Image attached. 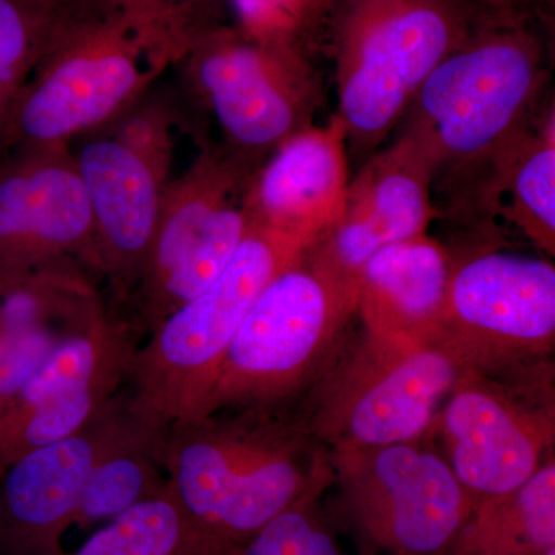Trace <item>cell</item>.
I'll return each instance as SVG.
<instances>
[{"instance_id":"1","label":"cell","mask_w":555,"mask_h":555,"mask_svg":"<svg viewBox=\"0 0 555 555\" xmlns=\"http://www.w3.org/2000/svg\"><path fill=\"white\" fill-rule=\"evenodd\" d=\"M550 79L542 39L518 14H495L423 83L406 115V134L425 153L447 189L486 190L509 150L540 115Z\"/></svg>"},{"instance_id":"2","label":"cell","mask_w":555,"mask_h":555,"mask_svg":"<svg viewBox=\"0 0 555 555\" xmlns=\"http://www.w3.org/2000/svg\"><path fill=\"white\" fill-rule=\"evenodd\" d=\"M169 492L201 526L241 546L332 483L328 451L291 412L218 411L164 436Z\"/></svg>"},{"instance_id":"3","label":"cell","mask_w":555,"mask_h":555,"mask_svg":"<svg viewBox=\"0 0 555 555\" xmlns=\"http://www.w3.org/2000/svg\"><path fill=\"white\" fill-rule=\"evenodd\" d=\"M356 317L358 284L334 275L306 248L248 309L201 415L294 411L341 352Z\"/></svg>"},{"instance_id":"4","label":"cell","mask_w":555,"mask_h":555,"mask_svg":"<svg viewBox=\"0 0 555 555\" xmlns=\"http://www.w3.org/2000/svg\"><path fill=\"white\" fill-rule=\"evenodd\" d=\"M310 244L251 224L221 275L179 306L137 347L122 387L139 422L167 430L203 414L230 343L270 281Z\"/></svg>"},{"instance_id":"5","label":"cell","mask_w":555,"mask_h":555,"mask_svg":"<svg viewBox=\"0 0 555 555\" xmlns=\"http://www.w3.org/2000/svg\"><path fill=\"white\" fill-rule=\"evenodd\" d=\"M462 371L437 335L363 328L292 414L327 451L434 440L438 415Z\"/></svg>"},{"instance_id":"6","label":"cell","mask_w":555,"mask_h":555,"mask_svg":"<svg viewBox=\"0 0 555 555\" xmlns=\"http://www.w3.org/2000/svg\"><path fill=\"white\" fill-rule=\"evenodd\" d=\"M332 43L347 144L378 147L423 83L476 28L459 0H334Z\"/></svg>"},{"instance_id":"7","label":"cell","mask_w":555,"mask_h":555,"mask_svg":"<svg viewBox=\"0 0 555 555\" xmlns=\"http://www.w3.org/2000/svg\"><path fill=\"white\" fill-rule=\"evenodd\" d=\"M334 528L358 555H447L474 507L436 441L328 451Z\"/></svg>"},{"instance_id":"8","label":"cell","mask_w":555,"mask_h":555,"mask_svg":"<svg viewBox=\"0 0 555 555\" xmlns=\"http://www.w3.org/2000/svg\"><path fill=\"white\" fill-rule=\"evenodd\" d=\"M433 438L474 505L516 491L555 456L554 363L505 374L463 369Z\"/></svg>"},{"instance_id":"9","label":"cell","mask_w":555,"mask_h":555,"mask_svg":"<svg viewBox=\"0 0 555 555\" xmlns=\"http://www.w3.org/2000/svg\"><path fill=\"white\" fill-rule=\"evenodd\" d=\"M437 337L462 369L485 374L554 363L553 262L500 250L454 262Z\"/></svg>"},{"instance_id":"10","label":"cell","mask_w":555,"mask_h":555,"mask_svg":"<svg viewBox=\"0 0 555 555\" xmlns=\"http://www.w3.org/2000/svg\"><path fill=\"white\" fill-rule=\"evenodd\" d=\"M138 343L101 310L62 339L28 382L0 404V469L100 415L126 385Z\"/></svg>"},{"instance_id":"11","label":"cell","mask_w":555,"mask_h":555,"mask_svg":"<svg viewBox=\"0 0 555 555\" xmlns=\"http://www.w3.org/2000/svg\"><path fill=\"white\" fill-rule=\"evenodd\" d=\"M198 76L218 122L243 147H278L310 126L315 72L291 40H218L204 53Z\"/></svg>"},{"instance_id":"12","label":"cell","mask_w":555,"mask_h":555,"mask_svg":"<svg viewBox=\"0 0 555 555\" xmlns=\"http://www.w3.org/2000/svg\"><path fill=\"white\" fill-rule=\"evenodd\" d=\"M437 215L433 166L411 138L400 134L350 179L337 222L308 251L334 275L358 284V272L372 255L425 235Z\"/></svg>"},{"instance_id":"13","label":"cell","mask_w":555,"mask_h":555,"mask_svg":"<svg viewBox=\"0 0 555 555\" xmlns=\"http://www.w3.org/2000/svg\"><path fill=\"white\" fill-rule=\"evenodd\" d=\"M215 188L184 201L159 221L139 275L144 276V306L130 332L149 335L179 306L206 291L251 229L247 210Z\"/></svg>"},{"instance_id":"14","label":"cell","mask_w":555,"mask_h":555,"mask_svg":"<svg viewBox=\"0 0 555 555\" xmlns=\"http://www.w3.org/2000/svg\"><path fill=\"white\" fill-rule=\"evenodd\" d=\"M127 422L129 408L120 390L72 436L11 463L0 489V528L5 526L22 546H53L61 529L76 518L91 473Z\"/></svg>"},{"instance_id":"15","label":"cell","mask_w":555,"mask_h":555,"mask_svg":"<svg viewBox=\"0 0 555 555\" xmlns=\"http://www.w3.org/2000/svg\"><path fill=\"white\" fill-rule=\"evenodd\" d=\"M347 131L337 115L278 145L259 175L251 222L313 244L337 222L349 189Z\"/></svg>"},{"instance_id":"16","label":"cell","mask_w":555,"mask_h":555,"mask_svg":"<svg viewBox=\"0 0 555 555\" xmlns=\"http://www.w3.org/2000/svg\"><path fill=\"white\" fill-rule=\"evenodd\" d=\"M94 228L78 171L42 166L0 178V287L49 269Z\"/></svg>"},{"instance_id":"17","label":"cell","mask_w":555,"mask_h":555,"mask_svg":"<svg viewBox=\"0 0 555 555\" xmlns=\"http://www.w3.org/2000/svg\"><path fill=\"white\" fill-rule=\"evenodd\" d=\"M78 175L100 232L105 261L137 275L159 225L158 188L145 160L113 139L90 142L79 155Z\"/></svg>"},{"instance_id":"18","label":"cell","mask_w":555,"mask_h":555,"mask_svg":"<svg viewBox=\"0 0 555 555\" xmlns=\"http://www.w3.org/2000/svg\"><path fill=\"white\" fill-rule=\"evenodd\" d=\"M452 264L447 248L427 233L372 255L358 272V318L363 328L412 337L437 335Z\"/></svg>"},{"instance_id":"19","label":"cell","mask_w":555,"mask_h":555,"mask_svg":"<svg viewBox=\"0 0 555 555\" xmlns=\"http://www.w3.org/2000/svg\"><path fill=\"white\" fill-rule=\"evenodd\" d=\"M138 60L127 50L100 47L69 57L40 80L16 107L28 139L56 141L107 118L137 89Z\"/></svg>"},{"instance_id":"20","label":"cell","mask_w":555,"mask_h":555,"mask_svg":"<svg viewBox=\"0 0 555 555\" xmlns=\"http://www.w3.org/2000/svg\"><path fill=\"white\" fill-rule=\"evenodd\" d=\"M547 257H555V118L547 108L496 167L483 199Z\"/></svg>"},{"instance_id":"21","label":"cell","mask_w":555,"mask_h":555,"mask_svg":"<svg viewBox=\"0 0 555 555\" xmlns=\"http://www.w3.org/2000/svg\"><path fill=\"white\" fill-rule=\"evenodd\" d=\"M555 546V456L516 491L474 505L447 555H537Z\"/></svg>"},{"instance_id":"22","label":"cell","mask_w":555,"mask_h":555,"mask_svg":"<svg viewBox=\"0 0 555 555\" xmlns=\"http://www.w3.org/2000/svg\"><path fill=\"white\" fill-rule=\"evenodd\" d=\"M238 546L201 526L167 491L112 518L73 555H233Z\"/></svg>"},{"instance_id":"23","label":"cell","mask_w":555,"mask_h":555,"mask_svg":"<svg viewBox=\"0 0 555 555\" xmlns=\"http://www.w3.org/2000/svg\"><path fill=\"white\" fill-rule=\"evenodd\" d=\"M164 436L166 430L139 422L129 411V422L118 440L91 473L76 517L112 520L142 500L166 492Z\"/></svg>"},{"instance_id":"24","label":"cell","mask_w":555,"mask_h":555,"mask_svg":"<svg viewBox=\"0 0 555 555\" xmlns=\"http://www.w3.org/2000/svg\"><path fill=\"white\" fill-rule=\"evenodd\" d=\"M321 499L312 496L288 507L243 543L235 555H345Z\"/></svg>"},{"instance_id":"25","label":"cell","mask_w":555,"mask_h":555,"mask_svg":"<svg viewBox=\"0 0 555 555\" xmlns=\"http://www.w3.org/2000/svg\"><path fill=\"white\" fill-rule=\"evenodd\" d=\"M64 338L0 334V404L5 403L39 371Z\"/></svg>"},{"instance_id":"26","label":"cell","mask_w":555,"mask_h":555,"mask_svg":"<svg viewBox=\"0 0 555 555\" xmlns=\"http://www.w3.org/2000/svg\"><path fill=\"white\" fill-rule=\"evenodd\" d=\"M35 40L36 21L25 0H0V79L17 87Z\"/></svg>"},{"instance_id":"27","label":"cell","mask_w":555,"mask_h":555,"mask_svg":"<svg viewBox=\"0 0 555 555\" xmlns=\"http://www.w3.org/2000/svg\"><path fill=\"white\" fill-rule=\"evenodd\" d=\"M334 0H299V16H301V24H309L324 11L332 9Z\"/></svg>"},{"instance_id":"28","label":"cell","mask_w":555,"mask_h":555,"mask_svg":"<svg viewBox=\"0 0 555 555\" xmlns=\"http://www.w3.org/2000/svg\"><path fill=\"white\" fill-rule=\"evenodd\" d=\"M463 5L469 7V3L476 2L485 9H492L495 14H517V9H520L528 0H459Z\"/></svg>"},{"instance_id":"29","label":"cell","mask_w":555,"mask_h":555,"mask_svg":"<svg viewBox=\"0 0 555 555\" xmlns=\"http://www.w3.org/2000/svg\"><path fill=\"white\" fill-rule=\"evenodd\" d=\"M14 94H16V87L0 79V126L5 122L13 109Z\"/></svg>"},{"instance_id":"30","label":"cell","mask_w":555,"mask_h":555,"mask_svg":"<svg viewBox=\"0 0 555 555\" xmlns=\"http://www.w3.org/2000/svg\"><path fill=\"white\" fill-rule=\"evenodd\" d=\"M537 555H555V546L550 547V550L543 551V553L537 554Z\"/></svg>"}]
</instances>
